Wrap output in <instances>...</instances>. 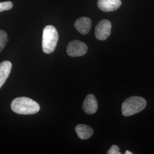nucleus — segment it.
<instances>
[{
  "label": "nucleus",
  "mask_w": 154,
  "mask_h": 154,
  "mask_svg": "<svg viewBox=\"0 0 154 154\" xmlns=\"http://www.w3.org/2000/svg\"><path fill=\"white\" fill-rule=\"evenodd\" d=\"M11 109L18 114L32 115L38 112L40 106L33 99L27 97H18L12 101Z\"/></svg>",
  "instance_id": "nucleus-1"
},
{
  "label": "nucleus",
  "mask_w": 154,
  "mask_h": 154,
  "mask_svg": "<svg viewBox=\"0 0 154 154\" xmlns=\"http://www.w3.org/2000/svg\"><path fill=\"white\" fill-rule=\"evenodd\" d=\"M146 106V100L140 97H131L122 105V112L125 116H133L142 111Z\"/></svg>",
  "instance_id": "nucleus-2"
},
{
  "label": "nucleus",
  "mask_w": 154,
  "mask_h": 154,
  "mask_svg": "<svg viewBox=\"0 0 154 154\" xmlns=\"http://www.w3.org/2000/svg\"><path fill=\"white\" fill-rule=\"evenodd\" d=\"M58 41V33L52 25H48L43 30L42 49L46 54H50L55 49Z\"/></svg>",
  "instance_id": "nucleus-3"
},
{
  "label": "nucleus",
  "mask_w": 154,
  "mask_h": 154,
  "mask_svg": "<svg viewBox=\"0 0 154 154\" xmlns=\"http://www.w3.org/2000/svg\"><path fill=\"white\" fill-rule=\"evenodd\" d=\"M88 51L87 45L81 41L74 40L71 41L67 47V54L72 57L85 55Z\"/></svg>",
  "instance_id": "nucleus-4"
},
{
  "label": "nucleus",
  "mask_w": 154,
  "mask_h": 154,
  "mask_svg": "<svg viewBox=\"0 0 154 154\" xmlns=\"http://www.w3.org/2000/svg\"><path fill=\"white\" fill-rule=\"evenodd\" d=\"M111 31V23L107 20L100 21L95 29V35L97 39L105 41L109 38Z\"/></svg>",
  "instance_id": "nucleus-5"
},
{
  "label": "nucleus",
  "mask_w": 154,
  "mask_h": 154,
  "mask_svg": "<svg viewBox=\"0 0 154 154\" xmlns=\"http://www.w3.org/2000/svg\"><path fill=\"white\" fill-rule=\"evenodd\" d=\"M83 109L87 114H93L98 109L97 100L93 94H88L83 103Z\"/></svg>",
  "instance_id": "nucleus-6"
},
{
  "label": "nucleus",
  "mask_w": 154,
  "mask_h": 154,
  "mask_svg": "<svg viewBox=\"0 0 154 154\" xmlns=\"http://www.w3.org/2000/svg\"><path fill=\"white\" fill-rule=\"evenodd\" d=\"M121 0H98V6L105 12L115 11L121 6Z\"/></svg>",
  "instance_id": "nucleus-7"
},
{
  "label": "nucleus",
  "mask_w": 154,
  "mask_h": 154,
  "mask_svg": "<svg viewBox=\"0 0 154 154\" xmlns=\"http://www.w3.org/2000/svg\"><path fill=\"white\" fill-rule=\"evenodd\" d=\"M74 26L79 33L86 35L88 34L90 30L91 21L88 17H81L75 21Z\"/></svg>",
  "instance_id": "nucleus-8"
},
{
  "label": "nucleus",
  "mask_w": 154,
  "mask_h": 154,
  "mask_svg": "<svg viewBox=\"0 0 154 154\" xmlns=\"http://www.w3.org/2000/svg\"><path fill=\"white\" fill-rule=\"evenodd\" d=\"M12 64L10 61H5L0 63V88L9 76L11 72Z\"/></svg>",
  "instance_id": "nucleus-9"
},
{
  "label": "nucleus",
  "mask_w": 154,
  "mask_h": 154,
  "mask_svg": "<svg viewBox=\"0 0 154 154\" xmlns=\"http://www.w3.org/2000/svg\"><path fill=\"white\" fill-rule=\"evenodd\" d=\"M75 131L78 137L83 140L90 138L94 133L93 130L91 127L82 124L77 125L75 127Z\"/></svg>",
  "instance_id": "nucleus-10"
},
{
  "label": "nucleus",
  "mask_w": 154,
  "mask_h": 154,
  "mask_svg": "<svg viewBox=\"0 0 154 154\" xmlns=\"http://www.w3.org/2000/svg\"><path fill=\"white\" fill-rule=\"evenodd\" d=\"M7 39V33L2 30H0V52L5 48L6 44L8 42Z\"/></svg>",
  "instance_id": "nucleus-11"
},
{
  "label": "nucleus",
  "mask_w": 154,
  "mask_h": 154,
  "mask_svg": "<svg viewBox=\"0 0 154 154\" xmlns=\"http://www.w3.org/2000/svg\"><path fill=\"white\" fill-rule=\"evenodd\" d=\"M13 3L11 1L0 2V12L9 11L13 8Z\"/></svg>",
  "instance_id": "nucleus-12"
},
{
  "label": "nucleus",
  "mask_w": 154,
  "mask_h": 154,
  "mask_svg": "<svg viewBox=\"0 0 154 154\" xmlns=\"http://www.w3.org/2000/svg\"><path fill=\"white\" fill-rule=\"evenodd\" d=\"M108 154H121V152L119 151V147L116 146V145H113L111 147L110 149L107 152Z\"/></svg>",
  "instance_id": "nucleus-13"
},
{
  "label": "nucleus",
  "mask_w": 154,
  "mask_h": 154,
  "mask_svg": "<svg viewBox=\"0 0 154 154\" xmlns=\"http://www.w3.org/2000/svg\"><path fill=\"white\" fill-rule=\"evenodd\" d=\"M125 154H132L133 153H132V152H130V151H126V152H125Z\"/></svg>",
  "instance_id": "nucleus-14"
}]
</instances>
